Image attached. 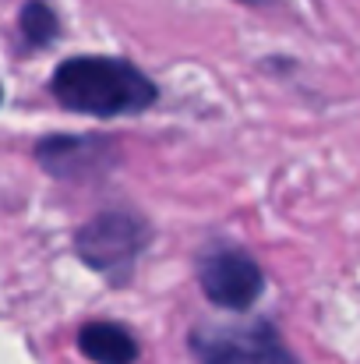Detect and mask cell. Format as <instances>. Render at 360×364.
Listing matches in <instances>:
<instances>
[{
	"mask_svg": "<svg viewBox=\"0 0 360 364\" xmlns=\"http://www.w3.org/2000/svg\"><path fill=\"white\" fill-rule=\"evenodd\" d=\"M0 100H4V92H0Z\"/></svg>",
	"mask_w": 360,
	"mask_h": 364,
	"instance_id": "9",
	"label": "cell"
},
{
	"mask_svg": "<svg viewBox=\"0 0 360 364\" xmlns=\"http://www.w3.org/2000/svg\"><path fill=\"white\" fill-rule=\"evenodd\" d=\"M191 350L202 364H300L268 322L202 326L191 333Z\"/></svg>",
	"mask_w": 360,
	"mask_h": 364,
	"instance_id": "3",
	"label": "cell"
},
{
	"mask_svg": "<svg viewBox=\"0 0 360 364\" xmlns=\"http://www.w3.org/2000/svg\"><path fill=\"white\" fill-rule=\"evenodd\" d=\"M114 145L89 134H50L36 145V159L57 181H92L114 166Z\"/></svg>",
	"mask_w": 360,
	"mask_h": 364,
	"instance_id": "5",
	"label": "cell"
},
{
	"mask_svg": "<svg viewBox=\"0 0 360 364\" xmlns=\"http://www.w3.org/2000/svg\"><path fill=\"white\" fill-rule=\"evenodd\" d=\"M78 347L96 364H134L138 361V340L117 322H89L78 333Z\"/></svg>",
	"mask_w": 360,
	"mask_h": 364,
	"instance_id": "6",
	"label": "cell"
},
{
	"mask_svg": "<svg viewBox=\"0 0 360 364\" xmlns=\"http://www.w3.org/2000/svg\"><path fill=\"white\" fill-rule=\"evenodd\" d=\"M152 237L145 216L138 213H124V209H114V213H99L96 220H89L78 237H75V247L82 255L85 265H92L96 272L110 276V279H124L138 255L145 251V244Z\"/></svg>",
	"mask_w": 360,
	"mask_h": 364,
	"instance_id": "2",
	"label": "cell"
},
{
	"mask_svg": "<svg viewBox=\"0 0 360 364\" xmlns=\"http://www.w3.org/2000/svg\"><path fill=\"white\" fill-rule=\"evenodd\" d=\"M198 279H202V290L212 304L234 308V311L251 308L265 290V276H261L258 262L237 247H216V251L202 255Z\"/></svg>",
	"mask_w": 360,
	"mask_h": 364,
	"instance_id": "4",
	"label": "cell"
},
{
	"mask_svg": "<svg viewBox=\"0 0 360 364\" xmlns=\"http://www.w3.org/2000/svg\"><path fill=\"white\" fill-rule=\"evenodd\" d=\"M21 36L32 46H46L57 36V14L43 4V0H28L21 7Z\"/></svg>",
	"mask_w": 360,
	"mask_h": 364,
	"instance_id": "7",
	"label": "cell"
},
{
	"mask_svg": "<svg viewBox=\"0 0 360 364\" xmlns=\"http://www.w3.org/2000/svg\"><path fill=\"white\" fill-rule=\"evenodd\" d=\"M251 4H261V0H251Z\"/></svg>",
	"mask_w": 360,
	"mask_h": 364,
	"instance_id": "8",
	"label": "cell"
},
{
	"mask_svg": "<svg viewBox=\"0 0 360 364\" xmlns=\"http://www.w3.org/2000/svg\"><path fill=\"white\" fill-rule=\"evenodd\" d=\"M50 92L78 114L89 117H127L156 103V85L134 64L114 57H71L53 78Z\"/></svg>",
	"mask_w": 360,
	"mask_h": 364,
	"instance_id": "1",
	"label": "cell"
}]
</instances>
